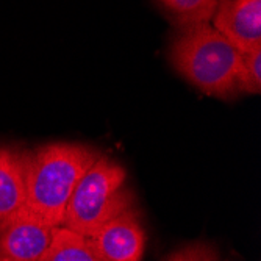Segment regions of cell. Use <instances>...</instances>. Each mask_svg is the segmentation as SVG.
<instances>
[{"label":"cell","mask_w":261,"mask_h":261,"mask_svg":"<svg viewBox=\"0 0 261 261\" xmlns=\"http://www.w3.org/2000/svg\"><path fill=\"white\" fill-rule=\"evenodd\" d=\"M169 61L208 96L233 99L240 94L241 52L210 22L177 27L169 42Z\"/></svg>","instance_id":"cell-1"},{"label":"cell","mask_w":261,"mask_h":261,"mask_svg":"<svg viewBox=\"0 0 261 261\" xmlns=\"http://www.w3.org/2000/svg\"><path fill=\"white\" fill-rule=\"evenodd\" d=\"M99 155L75 142H52L29 152L27 208L52 227H61L77 183Z\"/></svg>","instance_id":"cell-2"},{"label":"cell","mask_w":261,"mask_h":261,"mask_svg":"<svg viewBox=\"0 0 261 261\" xmlns=\"http://www.w3.org/2000/svg\"><path fill=\"white\" fill-rule=\"evenodd\" d=\"M132 206H136V196L127 183V171L116 160L100 153L77 183L61 227L88 238Z\"/></svg>","instance_id":"cell-3"},{"label":"cell","mask_w":261,"mask_h":261,"mask_svg":"<svg viewBox=\"0 0 261 261\" xmlns=\"http://www.w3.org/2000/svg\"><path fill=\"white\" fill-rule=\"evenodd\" d=\"M86 240L103 261H142L147 234L138 205L105 222Z\"/></svg>","instance_id":"cell-4"},{"label":"cell","mask_w":261,"mask_h":261,"mask_svg":"<svg viewBox=\"0 0 261 261\" xmlns=\"http://www.w3.org/2000/svg\"><path fill=\"white\" fill-rule=\"evenodd\" d=\"M55 230L27 206L22 208L0 225V261H39Z\"/></svg>","instance_id":"cell-5"},{"label":"cell","mask_w":261,"mask_h":261,"mask_svg":"<svg viewBox=\"0 0 261 261\" xmlns=\"http://www.w3.org/2000/svg\"><path fill=\"white\" fill-rule=\"evenodd\" d=\"M210 23L241 54L261 47V0H219Z\"/></svg>","instance_id":"cell-6"},{"label":"cell","mask_w":261,"mask_h":261,"mask_svg":"<svg viewBox=\"0 0 261 261\" xmlns=\"http://www.w3.org/2000/svg\"><path fill=\"white\" fill-rule=\"evenodd\" d=\"M29 150L0 146V225L27 206Z\"/></svg>","instance_id":"cell-7"},{"label":"cell","mask_w":261,"mask_h":261,"mask_svg":"<svg viewBox=\"0 0 261 261\" xmlns=\"http://www.w3.org/2000/svg\"><path fill=\"white\" fill-rule=\"evenodd\" d=\"M39 261H103L91 249L85 236L57 227L52 243L44 252Z\"/></svg>","instance_id":"cell-8"},{"label":"cell","mask_w":261,"mask_h":261,"mask_svg":"<svg viewBox=\"0 0 261 261\" xmlns=\"http://www.w3.org/2000/svg\"><path fill=\"white\" fill-rule=\"evenodd\" d=\"M171 14L177 27L211 22L219 0H158Z\"/></svg>","instance_id":"cell-9"},{"label":"cell","mask_w":261,"mask_h":261,"mask_svg":"<svg viewBox=\"0 0 261 261\" xmlns=\"http://www.w3.org/2000/svg\"><path fill=\"white\" fill-rule=\"evenodd\" d=\"M238 89L240 94L261 92V47L241 54Z\"/></svg>","instance_id":"cell-10"},{"label":"cell","mask_w":261,"mask_h":261,"mask_svg":"<svg viewBox=\"0 0 261 261\" xmlns=\"http://www.w3.org/2000/svg\"><path fill=\"white\" fill-rule=\"evenodd\" d=\"M166 261H219V253L210 243H193L174 252Z\"/></svg>","instance_id":"cell-11"}]
</instances>
